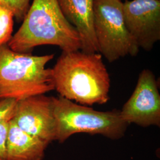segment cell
I'll return each mask as SVG.
<instances>
[{
    "mask_svg": "<svg viewBox=\"0 0 160 160\" xmlns=\"http://www.w3.org/2000/svg\"><path fill=\"white\" fill-rule=\"evenodd\" d=\"M13 18L10 10L0 6V46L7 44L12 38Z\"/></svg>",
    "mask_w": 160,
    "mask_h": 160,
    "instance_id": "obj_11",
    "label": "cell"
},
{
    "mask_svg": "<svg viewBox=\"0 0 160 160\" xmlns=\"http://www.w3.org/2000/svg\"><path fill=\"white\" fill-rule=\"evenodd\" d=\"M16 101L12 99L0 100V122L12 120L14 113Z\"/></svg>",
    "mask_w": 160,
    "mask_h": 160,
    "instance_id": "obj_13",
    "label": "cell"
},
{
    "mask_svg": "<svg viewBox=\"0 0 160 160\" xmlns=\"http://www.w3.org/2000/svg\"><path fill=\"white\" fill-rule=\"evenodd\" d=\"M126 27L139 48L151 51L160 39V0H132L123 3Z\"/></svg>",
    "mask_w": 160,
    "mask_h": 160,
    "instance_id": "obj_8",
    "label": "cell"
},
{
    "mask_svg": "<svg viewBox=\"0 0 160 160\" xmlns=\"http://www.w3.org/2000/svg\"><path fill=\"white\" fill-rule=\"evenodd\" d=\"M119 1H121V0H119Z\"/></svg>",
    "mask_w": 160,
    "mask_h": 160,
    "instance_id": "obj_15",
    "label": "cell"
},
{
    "mask_svg": "<svg viewBox=\"0 0 160 160\" xmlns=\"http://www.w3.org/2000/svg\"><path fill=\"white\" fill-rule=\"evenodd\" d=\"M54 55L35 56L0 46V100L16 102L54 90L51 69L46 65Z\"/></svg>",
    "mask_w": 160,
    "mask_h": 160,
    "instance_id": "obj_3",
    "label": "cell"
},
{
    "mask_svg": "<svg viewBox=\"0 0 160 160\" xmlns=\"http://www.w3.org/2000/svg\"><path fill=\"white\" fill-rule=\"evenodd\" d=\"M51 69L60 96L86 106L109 101L110 79L100 53L62 52Z\"/></svg>",
    "mask_w": 160,
    "mask_h": 160,
    "instance_id": "obj_1",
    "label": "cell"
},
{
    "mask_svg": "<svg viewBox=\"0 0 160 160\" xmlns=\"http://www.w3.org/2000/svg\"><path fill=\"white\" fill-rule=\"evenodd\" d=\"M30 0H0V6L10 10L18 22H22L30 7Z\"/></svg>",
    "mask_w": 160,
    "mask_h": 160,
    "instance_id": "obj_12",
    "label": "cell"
},
{
    "mask_svg": "<svg viewBox=\"0 0 160 160\" xmlns=\"http://www.w3.org/2000/svg\"><path fill=\"white\" fill-rule=\"evenodd\" d=\"M12 120L23 131L48 145L56 141L53 97L39 94L17 101Z\"/></svg>",
    "mask_w": 160,
    "mask_h": 160,
    "instance_id": "obj_6",
    "label": "cell"
},
{
    "mask_svg": "<svg viewBox=\"0 0 160 160\" xmlns=\"http://www.w3.org/2000/svg\"><path fill=\"white\" fill-rule=\"evenodd\" d=\"M57 1L64 16L80 35L81 51L98 53L94 30V0Z\"/></svg>",
    "mask_w": 160,
    "mask_h": 160,
    "instance_id": "obj_9",
    "label": "cell"
},
{
    "mask_svg": "<svg viewBox=\"0 0 160 160\" xmlns=\"http://www.w3.org/2000/svg\"><path fill=\"white\" fill-rule=\"evenodd\" d=\"M94 30L98 53L109 62L138 53L139 48L126 27L122 1L94 0Z\"/></svg>",
    "mask_w": 160,
    "mask_h": 160,
    "instance_id": "obj_5",
    "label": "cell"
},
{
    "mask_svg": "<svg viewBox=\"0 0 160 160\" xmlns=\"http://www.w3.org/2000/svg\"><path fill=\"white\" fill-rule=\"evenodd\" d=\"M48 144L22 130L13 120L9 122L6 160H42Z\"/></svg>",
    "mask_w": 160,
    "mask_h": 160,
    "instance_id": "obj_10",
    "label": "cell"
},
{
    "mask_svg": "<svg viewBox=\"0 0 160 160\" xmlns=\"http://www.w3.org/2000/svg\"><path fill=\"white\" fill-rule=\"evenodd\" d=\"M23 21L7 43L12 51L31 53L35 47L45 45L58 46L62 52L81 50L80 35L57 0H33Z\"/></svg>",
    "mask_w": 160,
    "mask_h": 160,
    "instance_id": "obj_2",
    "label": "cell"
},
{
    "mask_svg": "<svg viewBox=\"0 0 160 160\" xmlns=\"http://www.w3.org/2000/svg\"><path fill=\"white\" fill-rule=\"evenodd\" d=\"M53 103L57 122L56 141L59 143L78 133L119 139L125 135L129 125L122 119L118 110L97 111L60 96L53 97Z\"/></svg>",
    "mask_w": 160,
    "mask_h": 160,
    "instance_id": "obj_4",
    "label": "cell"
},
{
    "mask_svg": "<svg viewBox=\"0 0 160 160\" xmlns=\"http://www.w3.org/2000/svg\"><path fill=\"white\" fill-rule=\"evenodd\" d=\"M10 120L0 122V160H6L7 139Z\"/></svg>",
    "mask_w": 160,
    "mask_h": 160,
    "instance_id": "obj_14",
    "label": "cell"
},
{
    "mask_svg": "<svg viewBox=\"0 0 160 160\" xmlns=\"http://www.w3.org/2000/svg\"><path fill=\"white\" fill-rule=\"evenodd\" d=\"M122 119L128 125L142 127L160 126V95L153 72L143 69L131 97L120 110Z\"/></svg>",
    "mask_w": 160,
    "mask_h": 160,
    "instance_id": "obj_7",
    "label": "cell"
}]
</instances>
